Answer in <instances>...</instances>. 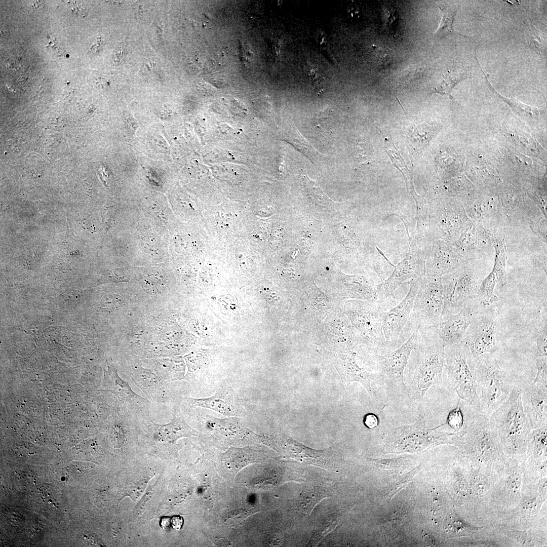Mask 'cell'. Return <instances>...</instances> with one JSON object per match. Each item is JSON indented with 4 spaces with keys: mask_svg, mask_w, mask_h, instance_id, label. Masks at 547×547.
Listing matches in <instances>:
<instances>
[{
    "mask_svg": "<svg viewBox=\"0 0 547 547\" xmlns=\"http://www.w3.org/2000/svg\"><path fill=\"white\" fill-rule=\"evenodd\" d=\"M444 349L442 340L431 328L417 327L414 349L417 361L414 376L407 386V398L421 401L431 386L442 383Z\"/></svg>",
    "mask_w": 547,
    "mask_h": 547,
    "instance_id": "cell-1",
    "label": "cell"
},
{
    "mask_svg": "<svg viewBox=\"0 0 547 547\" xmlns=\"http://www.w3.org/2000/svg\"><path fill=\"white\" fill-rule=\"evenodd\" d=\"M468 362L480 400V412L489 417L508 398L517 382L512 374L499 366L494 354L468 358Z\"/></svg>",
    "mask_w": 547,
    "mask_h": 547,
    "instance_id": "cell-2",
    "label": "cell"
},
{
    "mask_svg": "<svg viewBox=\"0 0 547 547\" xmlns=\"http://www.w3.org/2000/svg\"><path fill=\"white\" fill-rule=\"evenodd\" d=\"M522 386L517 383L506 401L489 417L504 450L511 454L523 453L531 437L532 429L524 411Z\"/></svg>",
    "mask_w": 547,
    "mask_h": 547,
    "instance_id": "cell-3",
    "label": "cell"
},
{
    "mask_svg": "<svg viewBox=\"0 0 547 547\" xmlns=\"http://www.w3.org/2000/svg\"><path fill=\"white\" fill-rule=\"evenodd\" d=\"M428 428L425 419L419 414L413 424L399 427L388 425L384 433L385 447L389 452H412L444 444H455L457 433L439 432Z\"/></svg>",
    "mask_w": 547,
    "mask_h": 547,
    "instance_id": "cell-4",
    "label": "cell"
},
{
    "mask_svg": "<svg viewBox=\"0 0 547 547\" xmlns=\"http://www.w3.org/2000/svg\"><path fill=\"white\" fill-rule=\"evenodd\" d=\"M456 445L479 459H496L502 456L499 436L489 417L477 411L465 421Z\"/></svg>",
    "mask_w": 547,
    "mask_h": 547,
    "instance_id": "cell-5",
    "label": "cell"
},
{
    "mask_svg": "<svg viewBox=\"0 0 547 547\" xmlns=\"http://www.w3.org/2000/svg\"><path fill=\"white\" fill-rule=\"evenodd\" d=\"M417 337V328L408 340L398 349L383 354H375L378 372L375 381L382 386L390 397H408L407 386L404 373L411 351L414 349Z\"/></svg>",
    "mask_w": 547,
    "mask_h": 547,
    "instance_id": "cell-6",
    "label": "cell"
},
{
    "mask_svg": "<svg viewBox=\"0 0 547 547\" xmlns=\"http://www.w3.org/2000/svg\"><path fill=\"white\" fill-rule=\"evenodd\" d=\"M459 399L480 412L478 396L468 358L461 342L445 347L443 381Z\"/></svg>",
    "mask_w": 547,
    "mask_h": 547,
    "instance_id": "cell-7",
    "label": "cell"
},
{
    "mask_svg": "<svg viewBox=\"0 0 547 547\" xmlns=\"http://www.w3.org/2000/svg\"><path fill=\"white\" fill-rule=\"evenodd\" d=\"M409 251L405 257L396 265H394L383 252L376 249L394 269L391 275L377 286V300L388 303L397 288L404 283L418 280L425 276V258L427 251H423L417 240L409 238Z\"/></svg>",
    "mask_w": 547,
    "mask_h": 547,
    "instance_id": "cell-8",
    "label": "cell"
},
{
    "mask_svg": "<svg viewBox=\"0 0 547 547\" xmlns=\"http://www.w3.org/2000/svg\"><path fill=\"white\" fill-rule=\"evenodd\" d=\"M444 307L442 277L424 276L420 279L408 322L414 325V329L429 327L444 321Z\"/></svg>",
    "mask_w": 547,
    "mask_h": 547,
    "instance_id": "cell-9",
    "label": "cell"
},
{
    "mask_svg": "<svg viewBox=\"0 0 547 547\" xmlns=\"http://www.w3.org/2000/svg\"><path fill=\"white\" fill-rule=\"evenodd\" d=\"M444 307L443 318L454 315L478 299L479 286L473 270L462 265L442 276Z\"/></svg>",
    "mask_w": 547,
    "mask_h": 547,
    "instance_id": "cell-10",
    "label": "cell"
},
{
    "mask_svg": "<svg viewBox=\"0 0 547 547\" xmlns=\"http://www.w3.org/2000/svg\"><path fill=\"white\" fill-rule=\"evenodd\" d=\"M468 358L494 354L499 348L498 325L490 310L478 312L460 342Z\"/></svg>",
    "mask_w": 547,
    "mask_h": 547,
    "instance_id": "cell-11",
    "label": "cell"
},
{
    "mask_svg": "<svg viewBox=\"0 0 547 547\" xmlns=\"http://www.w3.org/2000/svg\"><path fill=\"white\" fill-rule=\"evenodd\" d=\"M387 305L377 299L374 300L366 305L355 307L351 312L355 324L371 344L375 354L389 352L382 331Z\"/></svg>",
    "mask_w": 547,
    "mask_h": 547,
    "instance_id": "cell-12",
    "label": "cell"
},
{
    "mask_svg": "<svg viewBox=\"0 0 547 547\" xmlns=\"http://www.w3.org/2000/svg\"><path fill=\"white\" fill-rule=\"evenodd\" d=\"M420 279L409 282L410 288L405 297L384 315L382 331L389 352L396 347L400 333L410 319Z\"/></svg>",
    "mask_w": 547,
    "mask_h": 547,
    "instance_id": "cell-13",
    "label": "cell"
},
{
    "mask_svg": "<svg viewBox=\"0 0 547 547\" xmlns=\"http://www.w3.org/2000/svg\"><path fill=\"white\" fill-rule=\"evenodd\" d=\"M273 448L287 457L314 464L325 468L333 469L336 466V456L330 449L316 450L306 447L290 438L276 435Z\"/></svg>",
    "mask_w": 547,
    "mask_h": 547,
    "instance_id": "cell-14",
    "label": "cell"
},
{
    "mask_svg": "<svg viewBox=\"0 0 547 547\" xmlns=\"http://www.w3.org/2000/svg\"><path fill=\"white\" fill-rule=\"evenodd\" d=\"M184 399L191 405L212 409L229 417H243L247 414L243 399L225 384L219 386L215 394L209 398Z\"/></svg>",
    "mask_w": 547,
    "mask_h": 547,
    "instance_id": "cell-15",
    "label": "cell"
},
{
    "mask_svg": "<svg viewBox=\"0 0 547 547\" xmlns=\"http://www.w3.org/2000/svg\"><path fill=\"white\" fill-rule=\"evenodd\" d=\"M477 304L474 300L457 314L450 316L447 320L435 324L428 328L438 335L445 347L460 343L478 312L479 305Z\"/></svg>",
    "mask_w": 547,
    "mask_h": 547,
    "instance_id": "cell-16",
    "label": "cell"
},
{
    "mask_svg": "<svg viewBox=\"0 0 547 547\" xmlns=\"http://www.w3.org/2000/svg\"><path fill=\"white\" fill-rule=\"evenodd\" d=\"M462 262L461 256L452 245L435 241L426 256L425 276L442 277L460 267Z\"/></svg>",
    "mask_w": 547,
    "mask_h": 547,
    "instance_id": "cell-17",
    "label": "cell"
},
{
    "mask_svg": "<svg viewBox=\"0 0 547 547\" xmlns=\"http://www.w3.org/2000/svg\"><path fill=\"white\" fill-rule=\"evenodd\" d=\"M523 408L532 429L547 425V393L536 384L522 386Z\"/></svg>",
    "mask_w": 547,
    "mask_h": 547,
    "instance_id": "cell-18",
    "label": "cell"
},
{
    "mask_svg": "<svg viewBox=\"0 0 547 547\" xmlns=\"http://www.w3.org/2000/svg\"><path fill=\"white\" fill-rule=\"evenodd\" d=\"M198 410L195 413L197 423L199 424L202 430L209 434H218L235 439L257 436L244 426L238 418L231 417L219 419L210 415L200 409Z\"/></svg>",
    "mask_w": 547,
    "mask_h": 547,
    "instance_id": "cell-19",
    "label": "cell"
},
{
    "mask_svg": "<svg viewBox=\"0 0 547 547\" xmlns=\"http://www.w3.org/2000/svg\"><path fill=\"white\" fill-rule=\"evenodd\" d=\"M384 142V149L389 156L393 165L402 173L406 185L407 192L410 193L415 201L416 215H423L426 213L427 205L423 199L419 195L415 188L413 182V171L410 169L400 151L395 145L390 136L384 135L380 131Z\"/></svg>",
    "mask_w": 547,
    "mask_h": 547,
    "instance_id": "cell-20",
    "label": "cell"
},
{
    "mask_svg": "<svg viewBox=\"0 0 547 547\" xmlns=\"http://www.w3.org/2000/svg\"><path fill=\"white\" fill-rule=\"evenodd\" d=\"M332 494V487L328 481L321 478H307L302 484L301 492L295 502L296 508L309 515L322 499Z\"/></svg>",
    "mask_w": 547,
    "mask_h": 547,
    "instance_id": "cell-21",
    "label": "cell"
},
{
    "mask_svg": "<svg viewBox=\"0 0 547 547\" xmlns=\"http://www.w3.org/2000/svg\"><path fill=\"white\" fill-rule=\"evenodd\" d=\"M505 260L504 256H497L492 271L485 278L479 286L478 300L482 307L489 306L499 301L495 294V288L498 282L504 285L506 281Z\"/></svg>",
    "mask_w": 547,
    "mask_h": 547,
    "instance_id": "cell-22",
    "label": "cell"
},
{
    "mask_svg": "<svg viewBox=\"0 0 547 547\" xmlns=\"http://www.w3.org/2000/svg\"><path fill=\"white\" fill-rule=\"evenodd\" d=\"M355 353L346 356L342 362L340 372L343 384L347 385L351 382L360 383L366 389L372 399H375V393L371 387V382L375 381V374L371 375L363 368H360L354 359Z\"/></svg>",
    "mask_w": 547,
    "mask_h": 547,
    "instance_id": "cell-23",
    "label": "cell"
},
{
    "mask_svg": "<svg viewBox=\"0 0 547 547\" xmlns=\"http://www.w3.org/2000/svg\"><path fill=\"white\" fill-rule=\"evenodd\" d=\"M157 426L160 439L169 444L175 443L180 438L196 436L198 434L186 423L179 411L175 409L170 422Z\"/></svg>",
    "mask_w": 547,
    "mask_h": 547,
    "instance_id": "cell-24",
    "label": "cell"
},
{
    "mask_svg": "<svg viewBox=\"0 0 547 547\" xmlns=\"http://www.w3.org/2000/svg\"><path fill=\"white\" fill-rule=\"evenodd\" d=\"M546 300L538 310L531 330L535 354L538 357L547 356Z\"/></svg>",
    "mask_w": 547,
    "mask_h": 547,
    "instance_id": "cell-25",
    "label": "cell"
},
{
    "mask_svg": "<svg viewBox=\"0 0 547 547\" xmlns=\"http://www.w3.org/2000/svg\"><path fill=\"white\" fill-rule=\"evenodd\" d=\"M265 456L263 452L250 448H231L222 455L227 465L237 471L249 463L260 462Z\"/></svg>",
    "mask_w": 547,
    "mask_h": 547,
    "instance_id": "cell-26",
    "label": "cell"
},
{
    "mask_svg": "<svg viewBox=\"0 0 547 547\" xmlns=\"http://www.w3.org/2000/svg\"><path fill=\"white\" fill-rule=\"evenodd\" d=\"M105 386L125 400L130 402H144L145 400L134 392L128 383L122 380L112 367L108 365V371L104 374Z\"/></svg>",
    "mask_w": 547,
    "mask_h": 547,
    "instance_id": "cell-27",
    "label": "cell"
},
{
    "mask_svg": "<svg viewBox=\"0 0 547 547\" xmlns=\"http://www.w3.org/2000/svg\"><path fill=\"white\" fill-rule=\"evenodd\" d=\"M467 71L462 68L448 69L441 73L431 93H438L448 96L451 99H455L451 94L454 87L461 81L470 77Z\"/></svg>",
    "mask_w": 547,
    "mask_h": 547,
    "instance_id": "cell-28",
    "label": "cell"
},
{
    "mask_svg": "<svg viewBox=\"0 0 547 547\" xmlns=\"http://www.w3.org/2000/svg\"><path fill=\"white\" fill-rule=\"evenodd\" d=\"M342 516L341 512L334 513L329 515L320 522L313 532L308 545L315 546L318 544L327 534L334 529L339 524Z\"/></svg>",
    "mask_w": 547,
    "mask_h": 547,
    "instance_id": "cell-29",
    "label": "cell"
},
{
    "mask_svg": "<svg viewBox=\"0 0 547 547\" xmlns=\"http://www.w3.org/2000/svg\"><path fill=\"white\" fill-rule=\"evenodd\" d=\"M440 9L441 13V19L440 24L434 32V34L439 37H442L447 34L454 33L453 23L457 8L451 7L448 5L436 4Z\"/></svg>",
    "mask_w": 547,
    "mask_h": 547,
    "instance_id": "cell-30",
    "label": "cell"
},
{
    "mask_svg": "<svg viewBox=\"0 0 547 547\" xmlns=\"http://www.w3.org/2000/svg\"><path fill=\"white\" fill-rule=\"evenodd\" d=\"M480 68L485 76L486 84L489 87V88L490 89V90L496 95H497V96H498L500 99L507 103L512 107L513 111L516 112V113L521 116H525L526 117L532 118H535L538 116V115L540 113V110L538 109L522 103L518 100H516L513 98H506L502 97L501 95L499 94L494 90V89L490 84L489 80H488V77L489 76V75L486 74L484 72L482 69L481 68Z\"/></svg>",
    "mask_w": 547,
    "mask_h": 547,
    "instance_id": "cell-31",
    "label": "cell"
},
{
    "mask_svg": "<svg viewBox=\"0 0 547 547\" xmlns=\"http://www.w3.org/2000/svg\"><path fill=\"white\" fill-rule=\"evenodd\" d=\"M143 392L149 397L155 398L162 388V383L155 376L143 372L135 376L134 381Z\"/></svg>",
    "mask_w": 547,
    "mask_h": 547,
    "instance_id": "cell-32",
    "label": "cell"
},
{
    "mask_svg": "<svg viewBox=\"0 0 547 547\" xmlns=\"http://www.w3.org/2000/svg\"><path fill=\"white\" fill-rule=\"evenodd\" d=\"M434 135V131L427 124H420L410 135V139L414 147L422 149L426 146Z\"/></svg>",
    "mask_w": 547,
    "mask_h": 547,
    "instance_id": "cell-33",
    "label": "cell"
},
{
    "mask_svg": "<svg viewBox=\"0 0 547 547\" xmlns=\"http://www.w3.org/2000/svg\"><path fill=\"white\" fill-rule=\"evenodd\" d=\"M304 185L309 196L316 205L327 207L333 202L322 191L318 185L310 180L305 174L302 176Z\"/></svg>",
    "mask_w": 547,
    "mask_h": 547,
    "instance_id": "cell-34",
    "label": "cell"
},
{
    "mask_svg": "<svg viewBox=\"0 0 547 547\" xmlns=\"http://www.w3.org/2000/svg\"><path fill=\"white\" fill-rule=\"evenodd\" d=\"M460 399L455 408L452 409L448 414L445 424H447L455 431H461L464 425L463 414L460 408Z\"/></svg>",
    "mask_w": 547,
    "mask_h": 547,
    "instance_id": "cell-35",
    "label": "cell"
},
{
    "mask_svg": "<svg viewBox=\"0 0 547 547\" xmlns=\"http://www.w3.org/2000/svg\"><path fill=\"white\" fill-rule=\"evenodd\" d=\"M450 520L451 521L448 524V529L452 535H468L476 530V528L468 525L457 517Z\"/></svg>",
    "mask_w": 547,
    "mask_h": 547,
    "instance_id": "cell-36",
    "label": "cell"
},
{
    "mask_svg": "<svg viewBox=\"0 0 547 547\" xmlns=\"http://www.w3.org/2000/svg\"><path fill=\"white\" fill-rule=\"evenodd\" d=\"M306 72L309 80L318 94H321L325 86V77L322 72L316 67L307 63Z\"/></svg>",
    "mask_w": 547,
    "mask_h": 547,
    "instance_id": "cell-37",
    "label": "cell"
},
{
    "mask_svg": "<svg viewBox=\"0 0 547 547\" xmlns=\"http://www.w3.org/2000/svg\"><path fill=\"white\" fill-rule=\"evenodd\" d=\"M536 365L537 374L533 382L536 384L540 383L545 388L547 386V357L546 356L538 357L536 358Z\"/></svg>",
    "mask_w": 547,
    "mask_h": 547,
    "instance_id": "cell-38",
    "label": "cell"
},
{
    "mask_svg": "<svg viewBox=\"0 0 547 547\" xmlns=\"http://www.w3.org/2000/svg\"><path fill=\"white\" fill-rule=\"evenodd\" d=\"M373 48V51H374V54H376L375 57L377 58V61L381 66H386L393 61L394 56L392 55V51L390 50H386L375 46Z\"/></svg>",
    "mask_w": 547,
    "mask_h": 547,
    "instance_id": "cell-39",
    "label": "cell"
},
{
    "mask_svg": "<svg viewBox=\"0 0 547 547\" xmlns=\"http://www.w3.org/2000/svg\"><path fill=\"white\" fill-rule=\"evenodd\" d=\"M363 422L365 426L369 428H373L378 425L379 419L375 414L368 413L365 415Z\"/></svg>",
    "mask_w": 547,
    "mask_h": 547,
    "instance_id": "cell-40",
    "label": "cell"
},
{
    "mask_svg": "<svg viewBox=\"0 0 547 547\" xmlns=\"http://www.w3.org/2000/svg\"><path fill=\"white\" fill-rule=\"evenodd\" d=\"M316 34V41L317 44L322 48L327 47L328 45V41L325 32L322 30H319Z\"/></svg>",
    "mask_w": 547,
    "mask_h": 547,
    "instance_id": "cell-41",
    "label": "cell"
},
{
    "mask_svg": "<svg viewBox=\"0 0 547 547\" xmlns=\"http://www.w3.org/2000/svg\"><path fill=\"white\" fill-rule=\"evenodd\" d=\"M155 485L150 488L146 492L145 496L142 499L141 502L138 503V505L135 508L136 512H137V513H138L142 509V507L144 506L147 500L151 497L154 490L153 487Z\"/></svg>",
    "mask_w": 547,
    "mask_h": 547,
    "instance_id": "cell-42",
    "label": "cell"
},
{
    "mask_svg": "<svg viewBox=\"0 0 547 547\" xmlns=\"http://www.w3.org/2000/svg\"><path fill=\"white\" fill-rule=\"evenodd\" d=\"M172 527L177 530H179L183 524V519L180 516H174L171 520Z\"/></svg>",
    "mask_w": 547,
    "mask_h": 547,
    "instance_id": "cell-43",
    "label": "cell"
},
{
    "mask_svg": "<svg viewBox=\"0 0 547 547\" xmlns=\"http://www.w3.org/2000/svg\"><path fill=\"white\" fill-rule=\"evenodd\" d=\"M169 518H165L164 519V520H162L161 525L163 528H167V527L169 526V523H170V521H169Z\"/></svg>",
    "mask_w": 547,
    "mask_h": 547,
    "instance_id": "cell-44",
    "label": "cell"
}]
</instances>
